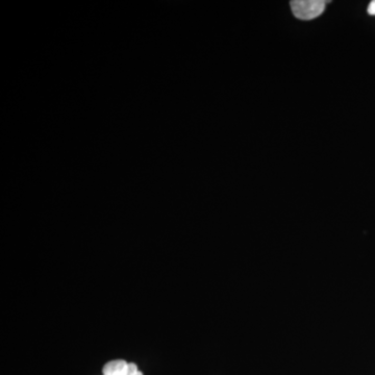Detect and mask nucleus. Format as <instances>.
<instances>
[{"instance_id":"3","label":"nucleus","mask_w":375,"mask_h":375,"mask_svg":"<svg viewBox=\"0 0 375 375\" xmlns=\"http://www.w3.org/2000/svg\"><path fill=\"white\" fill-rule=\"evenodd\" d=\"M368 14L375 16V1H372L368 6Z\"/></svg>"},{"instance_id":"2","label":"nucleus","mask_w":375,"mask_h":375,"mask_svg":"<svg viewBox=\"0 0 375 375\" xmlns=\"http://www.w3.org/2000/svg\"><path fill=\"white\" fill-rule=\"evenodd\" d=\"M127 362L124 360H114L107 363L102 368V375H123L127 366Z\"/></svg>"},{"instance_id":"1","label":"nucleus","mask_w":375,"mask_h":375,"mask_svg":"<svg viewBox=\"0 0 375 375\" xmlns=\"http://www.w3.org/2000/svg\"><path fill=\"white\" fill-rule=\"evenodd\" d=\"M326 3L323 0H295L291 2V9L300 20H313L324 12Z\"/></svg>"},{"instance_id":"4","label":"nucleus","mask_w":375,"mask_h":375,"mask_svg":"<svg viewBox=\"0 0 375 375\" xmlns=\"http://www.w3.org/2000/svg\"><path fill=\"white\" fill-rule=\"evenodd\" d=\"M134 375H143V373H142V372L139 370V371H138L136 374H134Z\"/></svg>"}]
</instances>
